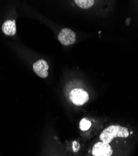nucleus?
<instances>
[{"label": "nucleus", "instance_id": "nucleus-1", "mask_svg": "<svg viewBox=\"0 0 138 156\" xmlns=\"http://www.w3.org/2000/svg\"><path fill=\"white\" fill-rule=\"evenodd\" d=\"M130 133L128 128L119 125L110 126L105 129L99 135V139L102 142L109 144L116 137H128Z\"/></svg>", "mask_w": 138, "mask_h": 156}, {"label": "nucleus", "instance_id": "nucleus-8", "mask_svg": "<svg viewBox=\"0 0 138 156\" xmlns=\"http://www.w3.org/2000/svg\"><path fill=\"white\" fill-rule=\"evenodd\" d=\"M91 125H92V123L90 121H88L86 119L83 118L81 120L80 122V128L82 131H85L90 128Z\"/></svg>", "mask_w": 138, "mask_h": 156}, {"label": "nucleus", "instance_id": "nucleus-6", "mask_svg": "<svg viewBox=\"0 0 138 156\" xmlns=\"http://www.w3.org/2000/svg\"><path fill=\"white\" fill-rule=\"evenodd\" d=\"M2 31L6 35L13 36L16 33V22L15 20H7L2 25Z\"/></svg>", "mask_w": 138, "mask_h": 156}, {"label": "nucleus", "instance_id": "nucleus-4", "mask_svg": "<svg viewBox=\"0 0 138 156\" xmlns=\"http://www.w3.org/2000/svg\"><path fill=\"white\" fill-rule=\"evenodd\" d=\"M92 154L94 156H111L113 150L109 144L98 142L93 146Z\"/></svg>", "mask_w": 138, "mask_h": 156}, {"label": "nucleus", "instance_id": "nucleus-9", "mask_svg": "<svg viewBox=\"0 0 138 156\" xmlns=\"http://www.w3.org/2000/svg\"><path fill=\"white\" fill-rule=\"evenodd\" d=\"M73 144V150L75 152H77L80 149V144L77 141H73L72 142Z\"/></svg>", "mask_w": 138, "mask_h": 156}, {"label": "nucleus", "instance_id": "nucleus-7", "mask_svg": "<svg viewBox=\"0 0 138 156\" xmlns=\"http://www.w3.org/2000/svg\"><path fill=\"white\" fill-rule=\"evenodd\" d=\"M74 2L82 9L90 8L95 3V1L93 0H75Z\"/></svg>", "mask_w": 138, "mask_h": 156}, {"label": "nucleus", "instance_id": "nucleus-3", "mask_svg": "<svg viewBox=\"0 0 138 156\" xmlns=\"http://www.w3.org/2000/svg\"><path fill=\"white\" fill-rule=\"evenodd\" d=\"M58 40L62 44L69 46L76 41V34L70 29L64 28L59 33Z\"/></svg>", "mask_w": 138, "mask_h": 156}, {"label": "nucleus", "instance_id": "nucleus-5", "mask_svg": "<svg viewBox=\"0 0 138 156\" xmlns=\"http://www.w3.org/2000/svg\"><path fill=\"white\" fill-rule=\"evenodd\" d=\"M33 69L35 73L42 78H46L48 76L49 65L44 59H39L33 64Z\"/></svg>", "mask_w": 138, "mask_h": 156}, {"label": "nucleus", "instance_id": "nucleus-2", "mask_svg": "<svg viewBox=\"0 0 138 156\" xmlns=\"http://www.w3.org/2000/svg\"><path fill=\"white\" fill-rule=\"evenodd\" d=\"M69 98L74 105L82 106L89 100V95L85 90L77 88L71 90Z\"/></svg>", "mask_w": 138, "mask_h": 156}]
</instances>
